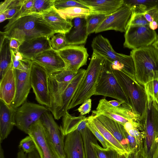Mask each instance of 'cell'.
I'll use <instances>...</instances> for the list:
<instances>
[{"mask_svg":"<svg viewBox=\"0 0 158 158\" xmlns=\"http://www.w3.org/2000/svg\"><path fill=\"white\" fill-rule=\"evenodd\" d=\"M54 6L56 10L74 6L87 8L77 0H55Z\"/></svg>","mask_w":158,"mask_h":158,"instance_id":"obj_43","label":"cell"},{"mask_svg":"<svg viewBox=\"0 0 158 158\" xmlns=\"http://www.w3.org/2000/svg\"><path fill=\"white\" fill-rule=\"evenodd\" d=\"M80 132L84 142L85 158H98L92 144L94 135L87 127Z\"/></svg>","mask_w":158,"mask_h":158,"instance_id":"obj_32","label":"cell"},{"mask_svg":"<svg viewBox=\"0 0 158 158\" xmlns=\"http://www.w3.org/2000/svg\"><path fill=\"white\" fill-rule=\"evenodd\" d=\"M8 19L6 14L4 13H0V22L2 23Z\"/></svg>","mask_w":158,"mask_h":158,"instance_id":"obj_54","label":"cell"},{"mask_svg":"<svg viewBox=\"0 0 158 158\" xmlns=\"http://www.w3.org/2000/svg\"><path fill=\"white\" fill-rule=\"evenodd\" d=\"M89 9L91 14L109 15L121 8L124 0H77Z\"/></svg>","mask_w":158,"mask_h":158,"instance_id":"obj_21","label":"cell"},{"mask_svg":"<svg viewBox=\"0 0 158 158\" xmlns=\"http://www.w3.org/2000/svg\"><path fill=\"white\" fill-rule=\"evenodd\" d=\"M85 71V69H80L65 90L60 95L56 110L52 114L55 119L58 120L60 119L68 111L69 103L84 76Z\"/></svg>","mask_w":158,"mask_h":158,"instance_id":"obj_15","label":"cell"},{"mask_svg":"<svg viewBox=\"0 0 158 158\" xmlns=\"http://www.w3.org/2000/svg\"><path fill=\"white\" fill-rule=\"evenodd\" d=\"M88 118V119L93 123L104 138L119 153L127 154L126 150L120 143L96 117L92 115Z\"/></svg>","mask_w":158,"mask_h":158,"instance_id":"obj_28","label":"cell"},{"mask_svg":"<svg viewBox=\"0 0 158 158\" xmlns=\"http://www.w3.org/2000/svg\"><path fill=\"white\" fill-rule=\"evenodd\" d=\"M109 103L113 106L117 107L121 106L124 102L119 100H113L108 101Z\"/></svg>","mask_w":158,"mask_h":158,"instance_id":"obj_51","label":"cell"},{"mask_svg":"<svg viewBox=\"0 0 158 158\" xmlns=\"http://www.w3.org/2000/svg\"><path fill=\"white\" fill-rule=\"evenodd\" d=\"M131 15V8L123 4L117 10L107 16L95 33L110 30L125 32Z\"/></svg>","mask_w":158,"mask_h":158,"instance_id":"obj_14","label":"cell"},{"mask_svg":"<svg viewBox=\"0 0 158 158\" xmlns=\"http://www.w3.org/2000/svg\"><path fill=\"white\" fill-rule=\"evenodd\" d=\"M158 40V35H157L156 40Z\"/></svg>","mask_w":158,"mask_h":158,"instance_id":"obj_58","label":"cell"},{"mask_svg":"<svg viewBox=\"0 0 158 158\" xmlns=\"http://www.w3.org/2000/svg\"><path fill=\"white\" fill-rule=\"evenodd\" d=\"M55 0H34L33 7L28 14H41L51 9L54 7Z\"/></svg>","mask_w":158,"mask_h":158,"instance_id":"obj_36","label":"cell"},{"mask_svg":"<svg viewBox=\"0 0 158 158\" xmlns=\"http://www.w3.org/2000/svg\"><path fill=\"white\" fill-rule=\"evenodd\" d=\"M152 45L158 50V40H156Z\"/></svg>","mask_w":158,"mask_h":158,"instance_id":"obj_56","label":"cell"},{"mask_svg":"<svg viewBox=\"0 0 158 158\" xmlns=\"http://www.w3.org/2000/svg\"><path fill=\"white\" fill-rule=\"evenodd\" d=\"M9 39V46L10 49L14 52L19 51V48L22 43L18 40L14 38Z\"/></svg>","mask_w":158,"mask_h":158,"instance_id":"obj_50","label":"cell"},{"mask_svg":"<svg viewBox=\"0 0 158 158\" xmlns=\"http://www.w3.org/2000/svg\"><path fill=\"white\" fill-rule=\"evenodd\" d=\"M149 23L144 17L143 14L131 12L127 29L130 26H145L148 25Z\"/></svg>","mask_w":158,"mask_h":158,"instance_id":"obj_40","label":"cell"},{"mask_svg":"<svg viewBox=\"0 0 158 158\" xmlns=\"http://www.w3.org/2000/svg\"><path fill=\"white\" fill-rule=\"evenodd\" d=\"M19 149L26 153L31 152L36 149V146L32 137L28 135L20 141L19 145Z\"/></svg>","mask_w":158,"mask_h":158,"instance_id":"obj_42","label":"cell"},{"mask_svg":"<svg viewBox=\"0 0 158 158\" xmlns=\"http://www.w3.org/2000/svg\"><path fill=\"white\" fill-rule=\"evenodd\" d=\"M92 115H103L116 121L123 126L127 122H131L142 129L143 128L144 122L141 117L134 113L131 107L124 103L115 107L110 104L105 98L100 99L96 110L92 111Z\"/></svg>","mask_w":158,"mask_h":158,"instance_id":"obj_5","label":"cell"},{"mask_svg":"<svg viewBox=\"0 0 158 158\" xmlns=\"http://www.w3.org/2000/svg\"><path fill=\"white\" fill-rule=\"evenodd\" d=\"M92 100L89 98L85 101L77 109L81 115L89 113L91 108Z\"/></svg>","mask_w":158,"mask_h":158,"instance_id":"obj_47","label":"cell"},{"mask_svg":"<svg viewBox=\"0 0 158 158\" xmlns=\"http://www.w3.org/2000/svg\"><path fill=\"white\" fill-rule=\"evenodd\" d=\"M94 116L98 118L120 143L126 150L127 154L131 152L125 135V130L123 125L103 115Z\"/></svg>","mask_w":158,"mask_h":158,"instance_id":"obj_26","label":"cell"},{"mask_svg":"<svg viewBox=\"0 0 158 158\" xmlns=\"http://www.w3.org/2000/svg\"><path fill=\"white\" fill-rule=\"evenodd\" d=\"M52 48L50 38L41 37L23 42L20 47L19 52L31 60L38 54Z\"/></svg>","mask_w":158,"mask_h":158,"instance_id":"obj_24","label":"cell"},{"mask_svg":"<svg viewBox=\"0 0 158 158\" xmlns=\"http://www.w3.org/2000/svg\"><path fill=\"white\" fill-rule=\"evenodd\" d=\"M157 106H158V105L157 104Z\"/></svg>","mask_w":158,"mask_h":158,"instance_id":"obj_59","label":"cell"},{"mask_svg":"<svg viewBox=\"0 0 158 158\" xmlns=\"http://www.w3.org/2000/svg\"><path fill=\"white\" fill-rule=\"evenodd\" d=\"M1 143H0V158H4V152L2 148Z\"/></svg>","mask_w":158,"mask_h":158,"instance_id":"obj_55","label":"cell"},{"mask_svg":"<svg viewBox=\"0 0 158 158\" xmlns=\"http://www.w3.org/2000/svg\"><path fill=\"white\" fill-rule=\"evenodd\" d=\"M64 150L66 158H85L84 142L80 131L76 130L65 136Z\"/></svg>","mask_w":158,"mask_h":158,"instance_id":"obj_22","label":"cell"},{"mask_svg":"<svg viewBox=\"0 0 158 158\" xmlns=\"http://www.w3.org/2000/svg\"><path fill=\"white\" fill-rule=\"evenodd\" d=\"M16 93L15 77L12 62L0 79V100L9 106L14 101Z\"/></svg>","mask_w":158,"mask_h":158,"instance_id":"obj_20","label":"cell"},{"mask_svg":"<svg viewBox=\"0 0 158 158\" xmlns=\"http://www.w3.org/2000/svg\"><path fill=\"white\" fill-rule=\"evenodd\" d=\"M91 47L93 51L103 56L110 63L118 61L121 63L124 66V73L135 79L134 63L131 56L116 52L108 40L101 35L94 38Z\"/></svg>","mask_w":158,"mask_h":158,"instance_id":"obj_8","label":"cell"},{"mask_svg":"<svg viewBox=\"0 0 158 158\" xmlns=\"http://www.w3.org/2000/svg\"><path fill=\"white\" fill-rule=\"evenodd\" d=\"M118 158H127V154H120Z\"/></svg>","mask_w":158,"mask_h":158,"instance_id":"obj_57","label":"cell"},{"mask_svg":"<svg viewBox=\"0 0 158 158\" xmlns=\"http://www.w3.org/2000/svg\"><path fill=\"white\" fill-rule=\"evenodd\" d=\"M92 144L98 158H118L119 153L114 149L112 148H104L101 147L98 143L94 136Z\"/></svg>","mask_w":158,"mask_h":158,"instance_id":"obj_35","label":"cell"},{"mask_svg":"<svg viewBox=\"0 0 158 158\" xmlns=\"http://www.w3.org/2000/svg\"><path fill=\"white\" fill-rule=\"evenodd\" d=\"M147 95L148 102L144 124L143 147L148 158H152L158 139V107L153 98Z\"/></svg>","mask_w":158,"mask_h":158,"instance_id":"obj_7","label":"cell"},{"mask_svg":"<svg viewBox=\"0 0 158 158\" xmlns=\"http://www.w3.org/2000/svg\"><path fill=\"white\" fill-rule=\"evenodd\" d=\"M0 78L3 76L12 63L11 50L9 39L1 34Z\"/></svg>","mask_w":158,"mask_h":158,"instance_id":"obj_29","label":"cell"},{"mask_svg":"<svg viewBox=\"0 0 158 158\" xmlns=\"http://www.w3.org/2000/svg\"><path fill=\"white\" fill-rule=\"evenodd\" d=\"M24 0H6L0 4V13H4L8 20L19 12Z\"/></svg>","mask_w":158,"mask_h":158,"instance_id":"obj_30","label":"cell"},{"mask_svg":"<svg viewBox=\"0 0 158 158\" xmlns=\"http://www.w3.org/2000/svg\"><path fill=\"white\" fill-rule=\"evenodd\" d=\"M125 133L131 152L137 151L143 148L144 142L140 141L130 135L126 130Z\"/></svg>","mask_w":158,"mask_h":158,"instance_id":"obj_45","label":"cell"},{"mask_svg":"<svg viewBox=\"0 0 158 158\" xmlns=\"http://www.w3.org/2000/svg\"><path fill=\"white\" fill-rule=\"evenodd\" d=\"M134 61L135 79L144 86L158 80V50L152 45L133 49L130 52Z\"/></svg>","mask_w":158,"mask_h":158,"instance_id":"obj_2","label":"cell"},{"mask_svg":"<svg viewBox=\"0 0 158 158\" xmlns=\"http://www.w3.org/2000/svg\"><path fill=\"white\" fill-rule=\"evenodd\" d=\"M126 131L131 136L140 141L144 142L145 132L137 125L131 122H126L123 126Z\"/></svg>","mask_w":158,"mask_h":158,"instance_id":"obj_38","label":"cell"},{"mask_svg":"<svg viewBox=\"0 0 158 158\" xmlns=\"http://www.w3.org/2000/svg\"><path fill=\"white\" fill-rule=\"evenodd\" d=\"M31 88L35 98L40 104L48 108L50 105L48 73L43 67L32 62L31 67Z\"/></svg>","mask_w":158,"mask_h":158,"instance_id":"obj_12","label":"cell"},{"mask_svg":"<svg viewBox=\"0 0 158 158\" xmlns=\"http://www.w3.org/2000/svg\"><path fill=\"white\" fill-rule=\"evenodd\" d=\"M27 134L33 139L41 158H63L52 141L40 119L30 127Z\"/></svg>","mask_w":158,"mask_h":158,"instance_id":"obj_9","label":"cell"},{"mask_svg":"<svg viewBox=\"0 0 158 158\" xmlns=\"http://www.w3.org/2000/svg\"><path fill=\"white\" fill-rule=\"evenodd\" d=\"M77 72L65 69L48 74L57 82H70L77 74Z\"/></svg>","mask_w":158,"mask_h":158,"instance_id":"obj_37","label":"cell"},{"mask_svg":"<svg viewBox=\"0 0 158 158\" xmlns=\"http://www.w3.org/2000/svg\"><path fill=\"white\" fill-rule=\"evenodd\" d=\"M149 26L151 29L155 30L158 27V23L155 21H153L149 23Z\"/></svg>","mask_w":158,"mask_h":158,"instance_id":"obj_52","label":"cell"},{"mask_svg":"<svg viewBox=\"0 0 158 158\" xmlns=\"http://www.w3.org/2000/svg\"><path fill=\"white\" fill-rule=\"evenodd\" d=\"M105 58L93 51L90 62L71 101L68 110L83 103L94 95Z\"/></svg>","mask_w":158,"mask_h":158,"instance_id":"obj_3","label":"cell"},{"mask_svg":"<svg viewBox=\"0 0 158 158\" xmlns=\"http://www.w3.org/2000/svg\"><path fill=\"white\" fill-rule=\"evenodd\" d=\"M2 34L8 38H14L22 43L37 38L46 37L50 38L54 34L40 14L23 15L4 27Z\"/></svg>","mask_w":158,"mask_h":158,"instance_id":"obj_1","label":"cell"},{"mask_svg":"<svg viewBox=\"0 0 158 158\" xmlns=\"http://www.w3.org/2000/svg\"><path fill=\"white\" fill-rule=\"evenodd\" d=\"M40 14L55 34H66L72 27L71 20L65 19L61 17L54 7Z\"/></svg>","mask_w":158,"mask_h":158,"instance_id":"obj_25","label":"cell"},{"mask_svg":"<svg viewBox=\"0 0 158 158\" xmlns=\"http://www.w3.org/2000/svg\"><path fill=\"white\" fill-rule=\"evenodd\" d=\"M87 127L94 135L99 141L102 146L103 148H112L114 149V148L104 138L101 133L97 130L93 123L89 120V122L87 124Z\"/></svg>","mask_w":158,"mask_h":158,"instance_id":"obj_44","label":"cell"},{"mask_svg":"<svg viewBox=\"0 0 158 158\" xmlns=\"http://www.w3.org/2000/svg\"><path fill=\"white\" fill-rule=\"evenodd\" d=\"M31 60L44 68L48 74L66 68L65 63L57 51L52 48L40 53Z\"/></svg>","mask_w":158,"mask_h":158,"instance_id":"obj_17","label":"cell"},{"mask_svg":"<svg viewBox=\"0 0 158 158\" xmlns=\"http://www.w3.org/2000/svg\"><path fill=\"white\" fill-rule=\"evenodd\" d=\"M31 67L22 70L14 69L16 84V93L15 99L10 106L16 109L27 102L28 96L31 88Z\"/></svg>","mask_w":158,"mask_h":158,"instance_id":"obj_16","label":"cell"},{"mask_svg":"<svg viewBox=\"0 0 158 158\" xmlns=\"http://www.w3.org/2000/svg\"><path fill=\"white\" fill-rule=\"evenodd\" d=\"M127 158H148L144 147L139 151L127 154Z\"/></svg>","mask_w":158,"mask_h":158,"instance_id":"obj_49","label":"cell"},{"mask_svg":"<svg viewBox=\"0 0 158 158\" xmlns=\"http://www.w3.org/2000/svg\"><path fill=\"white\" fill-rule=\"evenodd\" d=\"M48 111V107L44 106L27 101L16 109V126L27 134L30 127Z\"/></svg>","mask_w":158,"mask_h":158,"instance_id":"obj_10","label":"cell"},{"mask_svg":"<svg viewBox=\"0 0 158 158\" xmlns=\"http://www.w3.org/2000/svg\"><path fill=\"white\" fill-rule=\"evenodd\" d=\"M57 52L65 63L66 69L77 72L86 64L89 55L84 45H67Z\"/></svg>","mask_w":158,"mask_h":158,"instance_id":"obj_13","label":"cell"},{"mask_svg":"<svg viewBox=\"0 0 158 158\" xmlns=\"http://www.w3.org/2000/svg\"><path fill=\"white\" fill-rule=\"evenodd\" d=\"M152 158H158V139L155 151Z\"/></svg>","mask_w":158,"mask_h":158,"instance_id":"obj_53","label":"cell"},{"mask_svg":"<svg viewBox=\"0 0 158 158\" xmlns=\"http://www.w3.org/2000/svg\"><path fill=\"white\" fill-rule=\"evenodd\" d=\"M143 15L149 23L153 21L158 23V8L155 7L147 9L143 13Z\"/></svg>","mask_w":158,"mask_h":158,"instance_id":"obj_46","label":"cell"},{"mask_svg":"<svg viewBox=\"0 0 158 158\" xmlns=\"http://www.w3.org/2000/svg\"><path fill=\"white\" fill-rule=\"evenodd\" d=\"M88 118L84 115L73 116L68 111L63 117L60 127L64 136L75 131H81L87 127Z\"/></svg>","mask_w":158,"mask_h":158,"instance_id":"obj_27","label":"cell"},{"mask_svg":"<svg viewBox=\"0 0 158 158\" xmlns=\"http://www.w3.org/2000/svg\"><path fill=\"white\" fill-rule=\"evenodd\" d=\"M56 10L61 17L66 19L71 20L78 17L86 18L91 14L89 9L77 6Z\"/></svg>","mask_w":158,"mask_h":158,"instance_id":"obj_31","label":"cell"},{"mask_svg":"<svg viewBox=\"0 0 158 158\" xmlns=\"http://www.w3.org/2000/svg\"><path fill=\"white\" fill-rule=\"evenodd\" d=\"M107 15L102 14H90L86 17L88 35L95 32Z\"/></svg>","mask_w":158,"mask_h":158,"instance_id":"obj_34","label":"cell"},{"mask_svg":"<svg viewBox=\"0 0 158 158\" xmlns=\"http://www.w3.org/2000/svg\"><path fill=\"white\" fill-rule=\"evenodd\" d=\"M54 118L52 113L48 111L43 114L40 119L60 154L63 158H66L64 150L65 136Z\"/></svg>","mask_w":158,"mask_h":158,"instance_id":"obj_18","label":"cell"},{"mask_svg":"<svg viewBox=\"0 0 158 158\" xmlns=\"http://www.w3.org/2000/svg\"><path fill=\"white\" fill-rule=\"evenodd\" d=\"M143 86L146 94L150 95L158 105V80L151 81Z\"/></svg>","mask_w":158,"mask_h":158,"instance_id":"obj_41","label":"cell"},{"mask_svg":"<svg viewBox=\"0 0 158 158\" xmlns=\"http://www.w3.org/2000/svg\"><path fill=\"white\" fill-rule=\"evenodd\" d=\"M113 70L132 110L144 122L148 98L144 86L122 71Z\"/></svg>","mask_w":158,"mask_h":158,"instance_id":"obj_4","label":"cell"},{"mask_svg":"<svg viewBox=\"0 0 158 158\" xmlns=\"http://www.w3.org/2000/svg\"><path fill=\"white\" fill-rule=\"evenodd\" d=\"M94 95L113 98L123 102L130 106L128 100L114 75L110 63L105 59Z\"/></svg>","mask_w":158,"mask_h":158,"instance_id":"obj_6","label":"cell"},{"mask_svg":"<svg viewBox=\"0 0 158 158\" xmlns=\"http://www.w3.org/2000/svg\"><path fill=\"white\" fill-rule=\"evenodd\" d=\"M123 4L132 5L136 9L143 13L150 8H158V0H124Z\"/></svg>","mask_w":158,"mask_h":158,"instance_id":"obj_33","label":"cell"},{"mask_svg":"<svg viewBox=\"0 0 158 158\" xmlns=\"http://www.w3.org/2000/svg\"><path fill=\"white\" fill-rule=\"evenodd\" d=\"M16 109L0 100V142L6 138L16 126Z\"/></svg>","mask_w":158,"mask_h":158,"instance_id":"obj_23","label":"cell"},{"mask_svg":"<svg viewBox=\"0 0 158 158\" xmlns=\"http://www.w3.org/2000/svg\"><path fill=\"white\" fill-rule=\"evenodd\" d=\"M72 27L65 34L67 45H82L86 41L88 34L86 18L78 17L71 20Z\"/></svg>","mask_w":158,"mask_h":158,"instance_id":"obj_19","label":"cell"},{"mask_svg":"<svg viewBox=\"0 0 158 158\" xmlns=\"http://www.w3.org/2000/svg\"><path fill=\"white\" fill-rule=\"evenodd\" d=\"M157 35L149 25L130 26L124 35V47L135 49L151 45L156 41Z\"/></svg>","mask_w":158,"mask_h":158,"instance_id":"obj_11","label":"cell"},{"mask_svg":"<svg viewBox=\"0 0 158 158\" xmlns=\"http://www.w3.org/2000/svg\"><path fill=\"white\" fill-rule=\"evenodd\" d=\"M50 43L52 48L58 51L67 45L65 34L56 33L50 39Z\"/></svg>","mask_w":158,"mask_h":158,"instance_id":"obj_39","label":"cell"},{"mask_svg":"<svg viewBox=\"0 0 158 158\" xmlns=\"http://www.w3.org/2000/svg\"><path fill=\"white\" fill-rule=\"evenodd\" d=\"M16 158H41V157L36 149L29 153H25L22 150L19 149L17 153Z\"/></svg>","mask_w":158,"mask_h":158,"instance_id":"obj_48","label":"cell"}]
</instances>
